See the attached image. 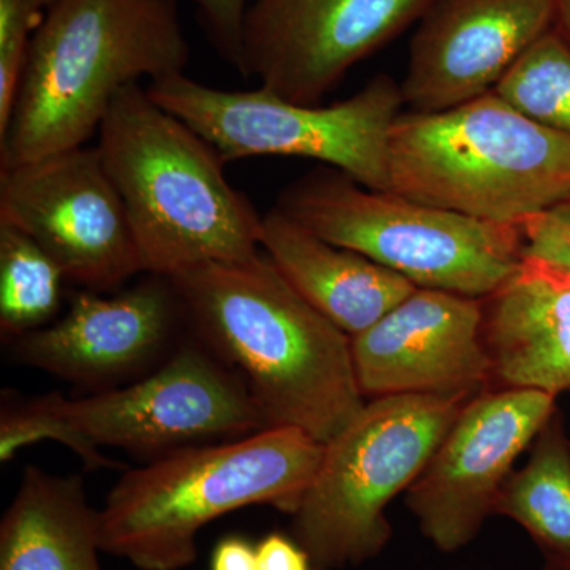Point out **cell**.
I'll list each match as a JSON object with an SVG mask.
<instances>
[{"label":"cell","instance_id":"obj_19","mask_svg":"<svg viewBox=\"0 0 570 570\" xmlns=\"http://www.w3.org/2000/svg\"><path fill=\"white\" fill-rule=\"evenodd\" d=\"M532 444L527 466L502 487L494 515L519 523L546 558L570 561V441L560 411Z\"/></svg>","mask_w":570,"mask_h":570},{"label":"cell","instance_id":"obj_20","mask_svg":"<svg viewBox=\"0 0 570 570\" xmlns=\"http://www.w3.org/2000/svg\"><path fill=\"white\" fill-rule=\"evenodd\" d=\"M62 269L24 232L0 220V330L14 340L47 326L62 303Z\"/></svg>","mask_w":570,"mask_h":570},{"label":"cell","instance_id":"obj_1","mask_svg":"<svg viewBox=\"0 0 570 570\" xmlns=\"http://www.w3.org/2000/svg\"><path fill=\"white\" fill-rule=\"evenodd\" d=\"M187 328L245 381L266 428L328 444L365 407L351 336L322 316L261 250L170 276Z\"/></svg>","mask_w":570,"mask_h":570},{"label":"cell","instance_id":"obj_13","mask_svg":"<svg viewBox=\"0 0 570 570\" xmlns=\"http://www.w3.org/2000/svg\"><path fill=\"white\" fill-rule=\"evenodd\" d=\"M351 344L356 382L373 400L480 395L491 382L480 298L417 288Z\"/></svg>","mask_w":570,"mask_h":570},{"label":"cell","instance_id":"obj_11","mask_svg":"<svg viewBox=\"0 0 570 570\" xmlns=\"http://www.w3.org/2000/svg\"><path fill=\"white\" fill-rule=\"evenodd\" d=\"M438 0H255L242 70L287 102L321 105L348 70L425 17Z\"/></svg>","mask_w":570,"mask_h":570},{"label":"cell","instance_id":"obj_2","mask_svg":"<svg viewBox=\"0 0 570 570\" xmlns=\"http://www.w3.org/2000/svg\"><path fill=\"white\" fill-rule=\"evenodd\" d=\"M189 59L176 0H62L26 52L0 168L85 146L126 86L184 73Z\"/></svg>","mask_w":570,"mask_h":570},{"label":"cell","instance_id":"obj_28","mask_svg":"<svg viewBox=\"0 0 570 570\" xmlns=\"http://www.w3.org/2000/svg\"><path fill=\"white\" fill-rule=\"evenodd\" d=\"M554 9V28L570 41V0H551Z\"/></svg>","mask_w":570,"mask_h":570},{"label":"cell","instance_id":"obj_3","mask_svg":"<svg viewBox=\"0 0 570 570\" xmlns=\"http://www.w3.org/2000/svg\"><path fill=\"white\" fill-rule=\"evenodd\" d=\"M129 214L145 275L170 277L261 253L262 219L212 142L138 82L112 100L97 142Z\"/></svg>","mask_w":570,"mask_h":570},{"label":"cell","instance_id":"obj_25","mask_svg":"<svg viewBox=\"0 0 570 570\" xmlns=\"http://www.w3.org/2000/svg\"><path fill=\"white\" fill-rule=\"evenodd\" d=\"M524 254L570 273V200L517 224Z\"/></svg>","mask_w":570,"mask_h":570},{"label":"cell","instance_id":"obj_27","mask_svg":"<svg viewBox=\"0 0 570 570\" xmlns=\"http://www.w3.org/2000/svg\"><path fill=\"white\" fill-rule=\"evenodd\" d=\"M212 570H258L257 549L249 539L232 534L220 539L214 547Z\"/></svg>","mask_w":570,"mask_h":570},{"label":"cell","instance_id":"obj_14","mask_svg":"<svg viewBox=\"0 0 570 570\" xmlns=\"http://www.w3.org/2000/svg\"><path fill=\"white\" fill-rule=\"evenodd\" d=\"M553 28L551 0H438L409 45L407 111H445L493 91Z\"/></svg>","mask_w":570,"mask_h":570},{"label":"cell","instance_id":"obj_9","mask_svg":"<svg viewBox=\"0 0 570 570\" xmlns=\"http://www.w3.org/2000/svg\"><path fill=\"white\" fill-rule=\"evenodd\" d=\"M0 220L31 236L86 291H111L142 273L129 214L97 146L0 168Z\"/></svg>","mask_w":570,"mask_h":570},{"label":"cell","instance_id":"obj_26","mask_svg":"<svg viewBox=\"0 0 570 570\" xmlns=\"http://www.w3.org/2000/svg\"><path fill=\"white\" fill-rule=\"evenodd\" d=\"M255 549L258 570H316L306 550L279 532L265 535Z\"/></svg>","mask_w":570,"mask_h":570},{"label":"cell","instance_id":"obj_24","mask_svg":"<svg viewBox=\"0 0 570 570\" xmlns=\"http://www.w3.org/2000/svg\"><path fill=\"white\" fill-rule=\"evenodd\" d=\"M208 40L225 62L242 70L243 26L255 0H190Z\"/></svg>","mask_w":570,"mask_h":570},{"label":"cell","instance_id":"obj_8","mask_svg":"<svg viewBox=\"0 0 570 570\" xmlns=\"http://www.w3.org/2000/svg\"><path fill=\"white\" fill-rule=\"evenodd\" d=\"M146 91L212 142L227 164L249 157H305L370 189L390 190V129L404 100L400 82L389 75H377L354 96L328 107L287 102L262 88L224 91L186 73L151 81Z\"/></svg>","mask_w":570,"mask_h":570},{"label":"cell","instance_id":"obj_22","mask_svg":"<svg viewBox=\"0 0 570 570\" xmlns=\"http://www.w3.org/2000/svg\"><path fill=\"white\" fill-rule=\"evenodd\" d=\"M45 439L61 442L66 448L73 450L88 471L119 468V463L107 459L97 445L81 436L80 431L71 425L58 407L56 393L33 397L18 406L3 407L2 417H0V461L2 463L13 460L21 449Z\"/></svg>","mask_w":570,"mask_h":570},{"label":"cell","instance_id":"obj_21","mask_svg":"<svg viewBox=\"0 0 570 570\" xmlns=\"http://www.w3.org/2000/svg\"><path fill=\"white\" fill-rule=\"evenodd\" d=\"M493 91L532 121L570 138V41L551 29Z\"/></svg>","mask_w":570,"mask_h":570},{"label":"cell","instance_id":"obj_10","mask_svg":"<svg viewBox=\"0 0 570 570\" xmlns=\"http://www.w3.org/2000/svg\"><path fill=\"white\" fill-rule=\"evenodd\" d=\"M56 401L94 445L134 453L164 455L195 442L266 430L245 381L197 337L141 381L81 400L56 393Z\"/></svg>","mask_w":570,"mask_h":570},{"label":"cell","instance_id":"obj_18","mask_svg":"<svg viewBox=\"0 0 570 570\" xmlns=\"http://www.w3.org/2000/svg\"><path fill=\"white\" fill-rule=\"evenodd\" d=\"M99 510L77 475L26 468L0 521V570H102Z\"/></svg>","mask_w":570,"mask_h":570},{"label":"cell","instance_id":"obj_4","mask_svg":"<svg viewBox=\"0 0 570 570\" xmlns=\"http://www.w3.org/2000/svg\"><path fill=\"white\" fill-rule=\"evenodd\" d=\"M325 445L299 428H266L223 444L187 445L124 472L99 510L105 553L140 570H181L198 532L254 504L294 513Z\"/></svg>","mask_w":570,"mask_h":570},{"label":"cell","instance_id":"obj_16","mask_svg":"<svg viewBox=\"0 0 570 570\" xmlns=\"http://www.w3.org/2000/svg\"><path fill=\"white\" fill-rule=\"evenodd\" d=\"M480 305L491 381L553 396L570 389L569 272L524 254Z\"/></svg>","mask_w":570,"mask_h":570},{"label":"cell","instance_id":"obj_29","mask_svg":"<svg viewBox=\"0 0 570 570\" xmlns=\"http://www.w3.org/2000/svg\"><path fill=\"white\" fill-rule=\"evenodd\" d=\"M540 570H570V561L547 558L546 564Z\"/></svg>","mask_w":570,"mask_h":570},{"label":"cell","instance_id":"obj_12","mask_svg":"<svg viewBox=\"0 0 570 570\" xmlns=\"http://www.w3.org/2000/svg\"><path fill=\"white\" fill-rule=\"evenodd\" d=\"M554 411V396L539 390L502 389L469 401L407 490L409 510L439 551L455 553L478 538L512 464Z\"/></svg>","mask_w":570,"mask_h":570},{"label":"cell","instance_id":"obj_23","mask_svg":"<svg viewBox=\"0 0 570 570\" xmlns=\"http://www.w3.org/2000/svg\"><path fill=\"white\" fill-rule=\"evenodd\" d=\"M62 0H0V127L6 126L26 52L37 29Z\"/></svg>","mask_w":570,"mask_h":570},{"label":"cell","instance_id":"obj_5","mask_svg":"<svg viewBox=\"0 0 570 570\" xmlns=\"http://www.w3.org/2000/svg\"><path fill=\"white\" fill-rule=\"evenodd\" d=\"M389 174L390 193L517 225L570 200V138L490 91L445 111L401 112Z\"/></svg>","mask_w":570,"mask_h":570},{"label":"cell","instance_id":"obj_7","mask_svg":"<svg viewBox=\"0 0 570 570\" xmlns=\"http://www.w3.org/2000/svg\"><path fill=\"white\" fill-rule=\"evenodd\" d=\"M478 395L376 397L328 444L292 513L294 539L316 570L358 566L392 539L385 509L422 474L464 406Z\"/></svg>","mask_w":570,"mask_h":570},{"label":"cell","instance_id":"obj_15","mask_svg":"<svg viewBox=\"0 0 570 570\" xmlns=\"http://www.w3.org/2000/svg\"><path fill=\"white\" fill-rule=\"evenodd\" d=\"M187 325L170 277L146 275L111 296L82 291L66 316L14 337L20 362L78 384H105L132 374L171 343Z\"/></svg>","mask_w":570,"mask_h":570},{"label":"cell","instance_id":"obj_17","mask_svg":"<svg viewBox=\"0 0 570 570\" xmlns=\"http://www.w3.org/2000/svg\"><path fill=\"white\" fill-rule=\"evenodd\" d=\"M261 247L285 281L351 337L419 288L365 255L325 242L276 206L262 219Z\"/></svg>","mask_w":570,"mask_h":570},{"label":"cell","instance_id":"obj_6","mask_svg":"<svg viewBox=\"0 0 570 570\" xmlns=\"http://www.w3.org/2000/svg\"><path fill=\"white\" fill-rule=\"evenodd\" d=\"M275 206L325 242L365 255L419 288L483 298L524 257L515 224L370 189L326 165L285 186Z\"/></svg>","mask_w":570,"mask_h":570}]
</instances>
